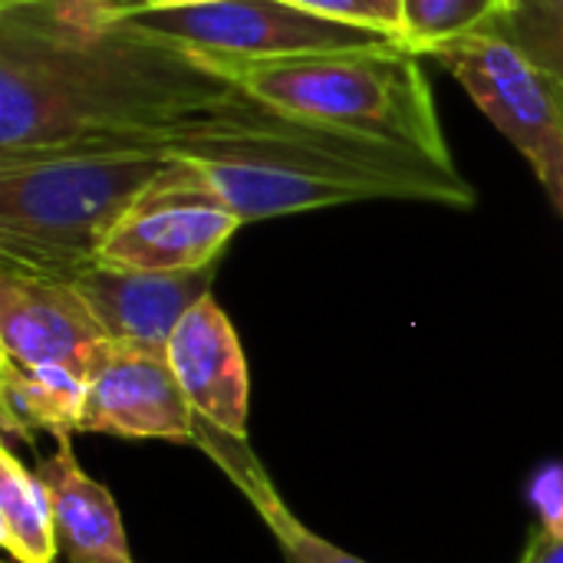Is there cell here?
<instances>
[{"mask_svg":"<svg viewBox=\"0 0 563 563\" xmlns=\"http://www.w3.org/2000/svg\"><path fill=\"white\" fill-rule=\"evenodd\" d=\"M241 92L307 119L383 135L452 162L419 53L406 46L300 53L214 66Z\"/></svg>","mask_w":563,"mask_h":563,"instance_id":"4","label":"cell"},{"mask_svg":"<svg viewBox=\"0 0 563 563\" xmlns=\"http://www.w3.org/2000/svg\"><path fill=\"white\" fill-rule=\"evenodd\" d=\"M214 267L191 274H148L96 264L73 277L112 346L168 350L185 313L211 294Z\"/></svg>","mask_w":563,"mask_h":563,"instance_id":"11","label":"cell"},{"mask_svg":"<svg viewBox=\"0 0 563 563\" xmlns=\"http://www.w3.org/2000/svg\"><path fill=\"white\" fill-rule=\"evenodd\" d=\"M49 495L53 525L66 563H132L122 515L106 485L89 478L73 455V442L36 465Z\"/></svg>","mask_w":563,"mask_h":563,"instance_id":"12","label":"cell"},{"mask_svg":"<svg viewBox=\"0 0 563 563\" xmlns=\"http://www.w3.org/2000/svg\"><path fill=\"white\" fill-rule=\"evenodd\" d=\"M0 548L16 563H56L59 538L49 495L10 449L0 452Z\"/></svg>","mask_w":563,"mask_h":563,"instance_id":"15","label":"cell"},{"mask_svg":"<svg viewBox=\"0 0 563 563\" xmlns=\"http://www.w3.org/2000/svg\"><path fill=\"white\" fill-rule=\"evenodd\" d=\"M300 10L320 13L327 20L353 23L363 30L386 33L402 43V26H406V7L402 0H284Z\"/></svg>","mask_w":563,"mask_h":563,"instance_id":"18","label":"cell"},{"mask_svg":"<svg viewBox=\"0 0 563 563\" xmlns=\"http://www.w3.org/2000/svg\"><path fill=\"white\" fill-rule=\"evenodd\" d=\"M475 106L531 162L551 205L563 214V86L515 40L488 26L429 49Z\"/></svg>","mask_w":563,"mask_h":563,"instance_id":"6","label":"cell"},{"mask_svg":"<svg viewBox=\"0 0 563 563\" xmlns=\"http://www.w3.org/2000/svg\"><path fill=\"white\" fill-rule=\"evenodd\" d=\"M109 350L112 343L73 280L0 267V356L59 366L89 383Z\"/></svg>","mask_w":563,"mask_h":563,"instance_id":"8","label":"cell"},{"mask_svg":"<svg viewBox=\"0 0 563 563\" xmlns=\"http://www.w3.org/2000/svg\"><path fill=\"white\" fill-rule=\"evenodd\" d=\"M7 563H16V561H10V558H7Z\"/></svg>","mask_w":563,"mask_h":563,"instance_id":"23","label":"cell"},{"mask_svg":"<svg viewBox=\"0 0 563 563\" xmlns=\"http://www.w3.org/2000/svg\"><path fill=\"white\" fill-rule=\"evenodd\" d=\"M521 563H563V528H544L538 531L525 554H521Z\"/></svg>","mask_w":563,"mask_h":563,"instance_id":"19","label":"cell"},{"mask_svg":"<svg viewBox=\"0 0 563 563\" xmlns=\"http://www.w3.org/2000/svg\"><path fill=\"white\" fill-rule=\"evenodd\" d=\"M548 3H554L558 10H563V0H548Z\"/></svg>","mask_w":563,"mask_h":563,"instance_id":"22","label":"cell"},{"mask_svg":"<svg viewBox=\"0 0 563 563\" xmlns=\"http://www.w3.org/2000/svg\"><path fill=\"white\" fill-rule=\"evenodd\" d=\"M495 30L515 40L563 86V10L548 0H511Z\"/></svg>","mask_w":563,"mask_h":563,"instance_id":"17","label":"cell"},{"mask_svg":"<svg viewBox=\"0 0 563 563\" xmlns=\"http://www.w3.org/2000/svg\"><path fill=\"white\" fill-rule=\"evenodd\" d=\"M165 162V152L148 148L0 158V267L63 280L96 267L106 238Z\"/></svg>","mask_w":563,"mask_h":563,"instance_id":"3","label":"cell"},{"mask_svg":"<svg viewBox=\"0 0 563 563\" xmlns=\"http://www.w3.org/2000/svg\"><path fill=\"white\" fill-rule=\"evenodd\" d=\"M115 16L145 36L172 43L211 66L280 59L300 53L402 46L399 40L353 23L327 20L284 0H208L181 7H139L109 0Z\"/></svg>","mask_w":563,"mask_h":563,"instance_id":"5","label":"cell"},{"mask_svg":"<svg viewBox=\"0 0 563 563\" xmlns=\"http://www.w3.org/2000/svg\"><path fill=\"white\" fill-rule=\"evenodd\" d=\"M211 63L122 23L109 0L0 10V158L148 148L185 115L234 96Z\"/></svg>","mask_w":563,"mask_h":563,"instance_id":"1","label":"cell"},{"mask_svg":"<svg viewBox=\"0 0 563 563\" xmlns=\"http://www.w3.org/2000/svg\"><path fill=\"white\" fill-rule=\"evenodd\" d=\"M119 3H139V7H181V3H208V0H119Z\"/></svg>","mask_w":563,"mask_h":563,"instance_id":"20","label":"cell"},{"mask_svg":"<svg viewBox=\"0 0 563 563\" xmlns=\"http://www.w3.org/2000/svg\"><path fill=\"white\" fill-rule=\"evenodd\" d=\"M241 224L191 162L168 155L158 178L106 238L99 264L148 274L208 271Z\"/></svg>","mask_w":563,"mask_h":563,"instance_id":"7","label":"cell"},{"mask_svg":"<svg viewBox=\"0 0 563 563\" xmlns=\"http://www.w3.org/2000/svg\"><path fill=\"white\" fill-rule=\"evenodd\" d=\"M158 152L191 162L244 221H267L356 201H429L475 208L455 162L406 142L274 109L247 92L178 119Z\"/></svg>","mask_w":563,"mask_h":563,"instance_id":"2","label":"cell"},{"mask_svg":"<svg viewBox=\"0 0 563 563\" xmlns=\"http://www.w3.org/2000/svg\"><path fill=\"white\" fill-rule=\"evenodd\" d=\"M30 3H56V0H0V10H7V7H30Z\"/></svg>","mask_w":563,"mask_h":563,"instance_id":"21","label":"cell"},{"mask_svg":"<svg viewBox=\"0 0 563 563\" xmlns=\"http://www.w3.org/2000/svg\"><path fill=\"white\" fill-rule=\"evenodd\" d=\"M195 445L205 449L214 465L241 488V495L254 505V511L261 515V521L271 528V534L277 538L280 551L287 554L290 563H366L353 554H346L343 548L330 544L327 538L313 534L277 495L271 475L264 472V465L257 462V455L247 449V439H234L224 435L205 422H198V435Z\"/></svg>","mask_w":563,"mask_h":563,"instance_id":"13","label":"cell"},{"mask_svg":"<svg viewBox=\"0 0 563 563\" xmlns=\"http://www.w3.org/2000/svg\"><path fill=\"white\" fill-rule=\"evenodd\" d=\"M89 383L59 366H26L0 356V426L7 435L36 432L69 442L79 432Z\"/></svg>","mask_w":563,"mask_h":563,"instance_id":"14","label":"cell"},{"mask_svg":"<svg viewBox=\"0 0 563 563\" xmlns=\"http://www.w3.org/2000/svg\"><path fill=\"white\" fill-rule=\"evenodd\" d=\"M168 363L181 383L198 422L247 439L251 376L234 323L208 294L198 300L168 340Z\"/></svg>","mask_w":563,"mask_h":563,"instance_id":"10","label":"cell"},{"mask_svg":"<svg viewBox=\"0 0 563 563\" xmlns=\"http://www.w3.org/2000/svg\"><path fill=\"white\" fill-rule=\"evenodd\" d=\"M79 435L195 445L198 416L172 373L168 353L112 346L99 373L89 379Z\"/></svg>","mask_w":563,"mask_h":563,"instance_id":"9","label":"cell"},{"mask_svg":"<svg viewBox=\"0 0 563 563\" xmlns=\"http://www.w3.org/2000/svg\"><path fill=\"white\" fill-rule=\"evenodd\" d=\"M402 46L429 56V49L442 43L495 26L508 13L511 0H402Z\"/></svg>","mask_w":563,"mask_h":563,"instance_id":"16","label":"cell"}]
</instances>
